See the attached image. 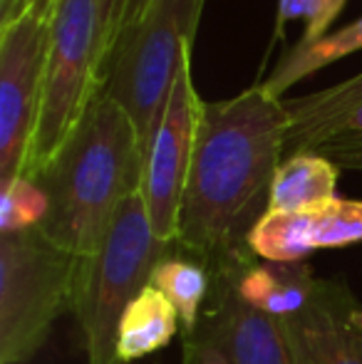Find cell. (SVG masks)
<instances>
[{
	"mask_svg": "<svg viewBox=\"0 0 362 364\" xmlns=\"http://www.w3.org/2000/svg\"><path fill=\"white\" fill-rule=\"evenodd\" d=\"M253 258V255H251ZM243 260L236 270V285L248 305L275 317H288L308 302L315 275L305 263H251Z\"/></svg>",
	"mask_w": 362,
	"mask_h": 364,
	"instance_id": "7c38bea8",
	"label": "cell"
},
{
	"mask_svg": "<svg viewBox=\"0 0 362 364\" xmlns=\"http://www.w3.org/2000/svg\"><path fill=\"white\" fill-rule=\"evenodd\" d=\"M142 176L144 151L134 122L124 107L100 92L38 181L50 201L40 230L63 250L87 258L102 243L119 203L142 188Z\"/></svg>",
	"mask_w": 362,
	"mask_h": 364,
	"instance_id": "7a4b0ae2",
	"label": "cell"
},
{
	"mask_svg": "<svg viewBox=\"0 0 362 364\" xmlns=\"http://www.w3.org/2000/svg\"><path fill=\"white\" fill-rule=\"evenodd\" d=\"M203 5L206 0H129L107 55L102 95L132 117L144 161L183 53L193 48Z\"/></svg>",
	"mask_w": 362,
	"mask_h": 364,
	"instance_id": "3957f363",
	"label": "cell"
},
{
	"mask_svg": "<svg viewBox=\"0 0 362 364\" xmlns=\"http://www.w3.org/2000/svg\"><path fill=\"white\" fill-rule=\"evenodd\" d=\"M345 0H278V30L288 20H303L305 35L300 43H315L325 38V30L340 15Z\"/></svg>",
	"mask_w": 362,
	"mask_h": 364,
	"instance_id": "ffe728a7",
	"label": "cell"
},
{
	"mask_svg": "<svg viewBox=\"0 0 362 364\" xmlns=\"http://www.w3.org/2000/svg\"><path fill=\"white\" fill-rule=\"evenodd\" d=\"M129 0H100L102 8V20H105V43H107V55H110L112 45H115L117 35H119L122 20H124V10ZM107 63V60H105Z\"/></svg>",
	"mask_w": 362,
	"mask_h": 364,
	"instance_id": "7402d4cb",
	"label": "cell"
},
{
	"mask_svg": "<svg viewBox=\"0 0 362 364\" xmlns=\"http://www.w3.org/2000/svg\"><path fill=\"white\" fill-rule=\"evenodd\" d=\"M338 171L330 159L315 151L283 159L273 178L268 211L303 213L338 201Z\"/></svg>",
	"mask_w": 362,
	"mask_h": 364,
	"instance_id": "4fadbf2b",
	"label": "cell"
},
{
	"mask_svg": "<svg viewBox=\"0 0 362 364\" xmlns=\"http://www.w3.org/2000/svg\"><path fill=\"white\" fill-rule=\"evenodd\" d=\"M358 50H362V18L345 25L338 33L315 40V43H298L275 65L271 77L266 82H261V85L268 95L283 100L285 92L293 85H298L300 80L338 63V60L348 58L350 53H358Z\"/></svg>",
	"mask_w": 362,
	"mask_h": 364,
	"instance_id": "9a60e30c",
	"label": "cell"
},
{
	"mask_svg": "<svg viewBox=\"0 0 362 364\" xmlns=\"http://www.w3.org/2000/svg\"><path fill=\"white\" fill-rule=\"evenodd\" d=\"M105 20L100 0H58L38 127L25 176L38 183L85 119L105 87Z\"/></svg>",
	"mask_w": 362,
	"mask_h": 364,
	"instance_id": "5b68a950",
	"label": "cell"
},
{
	"mask_svg": "<svg viewBox=\"0 0 362 364\" xmlns=\"http://www.w3.org/2000/svg\"><path fill=\"white\" fill-rule=\"evenodd\" d=\"M198 102L191 80V48L183 53L179 73L171 85L169 102L161 114L159 129L147 151L142 196L156 238L176 245L183 193L191 168L193 139H196Z\"/></svg>",
	"mask_w": 362,
	"mask_h": 364,
	"instance_id": "9c48e42d",
	"label": "cell"
},
{
	"mask_svg": "<svg viewBox=\"0 0 362 364\" xmlns=\"http://www.w3.org/2000/svg\"><path fill=\"white\" fill-rule=\"evenodd\" d=\"M288 114L263 85L218 102H198L196 139L176 248L208 273L246 253V238L268 211L285 156Z\"/></svg>",
	"mask_w": 362,
	"mask_h": 364,
	"instance_id": "6da1fadb",
	"label": "cell"
},
{
	"mask_svg": "<svg viewBox=\"0 0 362 364\" xmlns=\"http://www.w3.org/2000/svg\"><path fill=\"white\" fill-rule=\"evenodd\" d=\"M253 258L266 263H303L315 248V211H266L246 238Z\"/></svg>",
	"mask_w": 362,
	"mask_h": 364,
	"instance_id": "2e32d148",
	"label": "cell"
},
{
	"mask_svg": "<svg viewBox=\"0 0 362 364\" xmlns=\"http://www.w3.org/2000/svg\"><path fill=\"white\" fill-rule=\"evenodd\" d=\"M251 255L246 250L211 273L208 307L183 332L181 364H293L280 322L238 292L236 270Z\"/></svg>",
	"mask_w": 362,
	"mask_h": 364,
	"instance_id": "52a82bcc",
	"label": "cell"
},
{
	"mask_svg": "<svg viewBox=\"0 0 362 364\" xmlns=\"http://www.w3.org/2000/svg\"><path fill=\"white\" fill-rule=\"evenodd\" d=\"M48 193L43 186L30 178L0 186V233H18V230L38 228L48 216Z\"/></svg>",
	"mask_w": 362,
	"mask_h": 364,
	"instance_id": "ac0fdd59",
	"label": "cell"
},
{
	"mask_svg": "<svg viewBox=\"0 0 362 364\" xmlns=\"http://www.w3.org/2000/svg\"><path fill=\"white\" fill-rule=\"evenodd\" d=\"M278 322L293 364H362V307L343 280L315 278L308 302Z\"/></svg>",
	"mask_w": 362,
	"mask_h": 364,
	"instance_id": "30bf717a",
	"label": "cell"
},
{
	"mask_svg": "<svg viewBox=\"0 0 362 364\" xmlns=\"http://www.w3.org/2000/svg\"><path fill=\"white\" fill-rule=\"evenodd\" d=\"M179 312L154 285H147L127 307L117 335L119 364L137 362L151 352L164 350L179 332Z\"/></svg>",
	"mask_w": 362,
	"mask_h": 364,
	"instance_id": "5bb4252c",
	"label": "cell"
},
{
	"mask_svg": "<svg viewBox=\"0 0 362 364\" xmlns=\"http://www.w3.org/2000/svg\"><path fill=\"white\" fill-rule=\"evenodd\" d=\"M149 285L164 292L179 312L181 330L191 332L211 295V273L193 258H164L151 273Z\"/></svg>",
	"mask_w": 362,
	"mask_h": 364,
	"instance_id": "e0dca14e",
	"label": "cell"
},
{
	"mask_svg": "<svg viewBox=\"0 0 362 364\" xmlns=\"http://www.w3.org/2000/svg\"><path fill=\"white\" fill-rule=\"evenodd\" d=\"M362 240V201H338L315 211V248H345Z\"/></svg>",
	"mask_w": 362,
	"mask_h": 364,
	"instance_id": "d6986e66",
	"label": "cell"
},
{
	"mask_svg": "<svg viewBox=\"0 0 362 364\" xmlns=\"http://www.w3.org/2000/svg\"><path fill=\"white\" fill-rule=\"evenodd\" d=\"M174 245L156 238L142 188L115 211L97 250L82 258L75 292V317L87 364H119L117 335L127 307L149 285L151 273Z\"/></svg>",
	"mask_w": 362,
	"mask_h": 364,
	"instance_id": "277c9868",
	"label": "cell"
},
{
	"mask_svg": "<svg viewBox=\"0 0 362 364\" xmlns=\"http://www.w3.org/2000/svg\"><path fill=\"white\" fill-rule=\"evenodd\" d=\"M358 107H362V73L328 90L283 100V109L288 114L285 159L315 151L320 144H325Z\"/></svg>",
	"mask_w": 362,
	"mask_h": 364,
	"instance_id": "8fae6325",
	"label": "cell"
},
{
	"mask_svg": "<svg viewBox=\"0 0 362 364\" xmlns=\"http://www.w3.org/2000/svg\"><path fill=\"white\" fill-rule=\"evenodd\" d=\"M58 0H0V25L23 18L28 13H53Z\"/></svg>",
	"mask_w": 362,
	"mask_h": 364,
	"instance_id": "44dd1931",
	"label": "cell"
},
{
	"mask_svg": "<svg viewBox=\"0 0 362 364\" xmlns=\"http://www.w3.org/2000/svg\"><path fill=\"white\" fill-rule=\"evenodd\" d=\"M330 139H362V107H358V109L335 129V134L330 136Z\"/></svg>",
	"mask_w": 362,
	"mask_h": 364,
	"instance_id": "603a6c76",
	"label": "cell"
},
{
	"mask_svg": "<svg viewBox=\"0 0 362 364\" xmlns=\"http://www.w3.org/2000/svg\"><path fill=\"white\" fill-rule=\"evenodd\" d=\"M82 258L38 228L0 233V364H25L75 305Z\"/></svg>",
	"mask_w": 362,
	"mask_h": 364,
	"instance_id": "8992f818",
	"label": "cell"
},
{
	"mask_svg": "<svg viewBox=\"0 0 362 364\" xmlns=\"http://www.w3.org/2000/svg\"><path fill=\"white\" fill-rule=\"evenodd\" d=\"M53 13L0 25V186L25 176L38 127Z\"/></svg>",
	"mask_w": 362,
	"mask_h": 364,
	"instance_id": "ba28073f",
	"label": "cell"
}]
</instances>
